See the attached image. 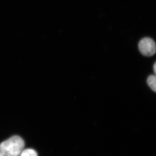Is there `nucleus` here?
<instances>
[{
  "mask_svg": "<svg viewBox=\"0 0 156 156\" xmlns=\"http://www.w3.org/2000/svg\"><path fill=\"white\" fill-rule=\"evenodd\" d=\"M139 51L144 56H151L156 53V44L154 41L151 38L141 39L138 44Z\"/></svg>",
  "mask_w": 156,
  "mask_h": 156,
  "instance_id": "obj_2",
  "label": "nucleus"
},
{
  "mask_svg": "<svg viewBox=\"0 0 156 156\" xmlns=\"http://www.w3.org/2000/svg\"><path fill=\"white\" fill-rule=\"evenodd\" d=\"M147 83L151 89L156 92V75L150 76L147 78Z\"/></svg>",
  "mask_w": 156,
  "mask_h": 156,
  "instance_id": "obj_3",
  "label": "nucleus"
},
{
  "mask_svg": "<svg viewBox=\"0 0 156 156\" xmlns=\"http://www.w3.org/2000/svg\"><path fill=\"white\" fill-rule=\"evenodd\" d=\"M23 140L14 136L0 144V152L4 156H19L24 149Z\"/></svg>",
  "mask_w": 156,
  "mask_h": 156,
  "instance_id": "obj_1",
  "label": "nucleus"
},
{
  "mask_svg": "<svg viewBox=\"0 0 156 156\" xmlns=\"http://www.w3.org/2000/svg\"><path fill=\"white\" fill-rule=\"evenodd\" d=\"M0 156H4L2 154V153H1V152H0Z\"/></svg>",
  "mask_w": 156,
  "mask_h": 156,
  "instance_id": "obj_6",
  "label": "nucleus"
},
{
  "mask_svg": "<svg viewBox=\"0 0 156 156\" xmlns=\"http://www.w3.org/2000/svg\"><path fill=\"white\" fill-rule=\"evenodd\" d=\"M20 156H38L35 151L32 149H27L22 151Z\"/></svg>",
  "mask_w": 156,
  "mask_h": 156,
  "instance_id": "obj_4",
  "label": "nucleus"
},
{
  "mask_svg": "<svg viewBox=\"0 0 156 156\" xmlns=\"http://www.w3.org/2000/svg\"><path fill=\"white\" fill-rule=\"evenodd\" d=\"M153 69L154 72L155 74L156 75V62L155 63H154V64Z\"/></svg>",
  "mask_w": 156,
  "mask_h": 156,
  "instance_id": "obj_5",
  "label": "nucleus"
}]
</instances>
